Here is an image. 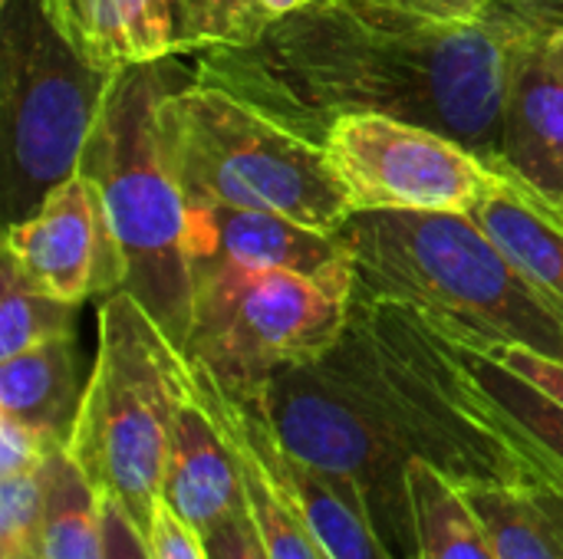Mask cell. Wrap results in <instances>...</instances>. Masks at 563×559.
I'll return each instance as SVG.
<instances>
[{
  "label": "cell",
  "instance_id": "8fae6325",
  "mask_svg": "<svg viewBox=\"0 0 563 559\" xmlns=\"http://www.w3.org/2000/svg\"><path fill=\"white\" fill-rule=\"evenodd\" d=\"M162 501L198 537L244 504L234 448L195 369L181 395V405L175 412L172 445L162 478Z\"/></svg>",
  "mask_w": 563,
  "mask_h": 559
},
{
  "label": "cell",
  "instance_id": "4dcf8cb0",
  "mask_svg": "<svg viewBox=\"0 0 563 559\" xmlns=\"http://www.w3.org/2000/svg\"><path fill=\"white\" fill-rule=\"evenodd\" d=\"M106 511V559H152L145 534L132 524V517L109 497H102Z\"/></svg>",
  "mask_w": 563,
  "mask_h": 559
},
{
  "label": "cell",
  "instance_id": "d6a6232c",
  "mask_svg": "<svg viewBox=\"0 0 563 559\" xmlns=\"http://www.w3.org/2000/svg\"><path fill=\"white\" fill-rule=\"evenodd\" d=\"M455 7H459L468 20H482V16H488V10L495 7V0H455Z\"/></svg>",
  "mask_w": 563,
  "mask_h": 559
},
{
  "label": "cell",
  "instance_id": "f546056e",
  "mask_svg": "<svg viewBox=\"0 0 563 559\" xmlns=\"http://www.w3.org/2000/svg\"><path fill=\"white\" fill-rule=\"evenodd\" d=\"M518 461H521V484L534 494V501L551 517L558 537L563 540V474L534 458H518Z\"/></svg>",
  "mask_w": 563,
  "mask_h": 559
},
{
  "label": "cell",
  "instance_id": "9a60e30c",
  "mask_svg": "<svg viewBox=\"0 0 563 559\" xmlns=\"http://www.w3.org/2000/svg\"><path fill=\"white\" fill-rule=\"evenodd\" d=\"M472 217L534 287L563 303V211L554 201L505 168Z\"/></svg>",
  "mask_w": 563,
  "mask_h": 559
},
{
  "label": "cell",
  "instance_id": "836d02e7",
  "mask_svg": "<svg viewBox=\"0 0 563 559\" xmlns=\"http://www.w3.org/2000/svg\"><path fill=\"white\" fill-rule=\"evenodd\" d=\"M548 49H551V56H554V63L563 69V33L561 36H554L551 43H548Z\"/></svg>",
  "mask_w": 563,
  "mask_h": 559
},
{
  "label": "cell",
  "instance_id": "cb8c5ba5",
  "mask_svg": "<svg viewBox=\"0 0 563 559\" xmlns=\"http://www.w3.org/2000/svg\"><path fill=\"white\" fill-rule=\"evenodd\" d=\"M0 559H46L43 484L36 471L0 478Z\"/></svg>",
  "mask_w": 563,
  "mask_h": 559
},
{
  "label": "cell",
  "instance_id": "4fadbf2b",
  "mask_svg": "<svg viewBox=\"0 0 563 559\" xmlns=\"http://www.w3.org/2000/svg\"><path fill=\"white\" fill-rule=\"evenodd\" d=\"M59 40L92 69L122 72L178 53L175 0H40Z\"/></svg>",
  "mask_w": 563,
  "mask_h": 559
},
{
  "label": "cell",
  "instance_id": "9c48e42d",
  "mask_svg": "<svg viewBox=\"0 0 563 559\" xmlns=\"http://www.w3.org/2000/svg\"><path fill=\"white\" fill-rule=\"evenodd\" d=\"M3 264L23 283L73 306L125 287V260L109 211L82 171L56 185L30 217L10 224Z\"/></svg>",
  "mask_w": 563,
  "mask_h": 559
},
{
  "label": "cell",
  "instance_id": "e575fe53",
  "mask_svg": "<svg viewBox=\"0 0 563 559\" xmlns=\"http://www.w3.org/2000/svg\"><path fill=\"white\" fill-rule=\"evenodd\" d=\"M3 3H10V0H3Z\"/></svg>",
  "mask_w": 563,
  "mask_h": 559
},
{
  "label": "cell",
  "instance_id": "1f68e13d",
  "mask_svg": "<svg viewBox=\"0 0 563 559\" xmlns=\"http://www.w3.org/2000/svg\"><path fill=\"white\" fill-rule=\"evenodd\" d=\"M330 3H356V7H379V10H402L419 16H439V20H468L455 0H330Z\"/></svg>",
  "mask_w": 563,
  "mask_h": 559
},
{
  "label": "cell",
  "instance_id": "6da1fadb",
  "mask_svg": "<svg viewBox=\"0 0 563 559\" xmlns=\"http://www.w3.org/2000/svg\"><path fill=\"white\" fill-rule=\"evenodd\" d=\"M531 40L505 16L439 20L313 0L247 46L201 49L195 76L313 142L343 115H389L429 125L505 168L511 63Z\"/></svg>",
  "mask_w": 563,
  "mask_h": 559
},
{
  "label": "cell",
  "instance_id": "7c38bea8",
  "mask_svg": "<svg viewBox=\"0 0 563 559\" xmlns=\"http://www.w3.org/2000/svg\"><path fill=\"white\" fill-rule=\"evenodd\" d=\"M501 161L541 198L563 204V69L544 40H531L511 63L501 115Z\"/></svg>",
  "mask_w": 563,
  "mask_h": 559
},
{
  "label": "cell",
  "instance_id": "603a6c76",
  "mask_svg": "<svg viewBox=\"0 0 563 559\" xmlns=\"http://www.w3.org/2000/svg\"><path fill=\"white\" fill-rule=\"evenodd\" d=\"M3 313H0V359H10L16 353H26L33 346L69 339L76 336V310L73 303H63L56 297L40 293L36 287L23 283L7 264H3Z\"/></svg>",
  "mask_w": 563,
  "mask_h": 559
},
{
  "label": "cell",
  "instance_id": "7a4b0ae2",
  "mask_svg": "<svg viewBox=\"0 0 563 559\" xmlns=\"http://www.w3.org/2000/svg\"><path fill=\"white\" fill-rule=\"evenodd\" d=\"M340 237L360 290L412 306L472 349H531L563 362V303L534 287L472 214L363 211Z\"/></svg>",
  "mask_w": 563,
  "mask_h": 559
},
{
  "label": "cell",
  "instance_id": "30bf717a",
  "mask_svg": "<svg viewBox=\"0 0 563 559\" xmlns=\"http://www.w3.org/2000/svg\"><path fill=\"white\" fill-rule=\"evenodd\" d=\"M188 264L191 280L221 270H271L287 267L320 273L350 254L346 241L267 211L188 204Z\"/></svg>",
  "mask_w": 563,
  "mask_h": 559
},
{
  "label": "cell",
  "instance_id": "5b68a950",
  "mask_svg": "<svg viewBox=\"0 0 563 559\" xmlns=\"http://www.w3.org/2000/svg\"><path fill=\"white\" fill-rule=\"evenodd\" d=\"M158 132L188 204L267 211L330 234L353 217L323 145L221 86L195 79L168 92Z\"/></svg>",
  "mask_w": 563,
  "mask_h": 559
},
{
  "label": "cell",
  "instance_id": "8992f818",
  "mask_svg": "<svg viewBox=\"0 0 563 559\" xmlns=\"http://www.w3.org/2000/svg\"><path fill=\"white\" fill-rule=\"evenodd\" d=\"M353 293V254L320 273L271 267L198 277L181 353L228 399L247 402L271 376L310 366L336 346Z\"/></svg>",
  "mask_w": 563,
  "mask_h": 559
},
{
  "label": "cell",
  "instance_id": "44dd1931",
  "mask_svg": "<svg viewBox=\"0 0 563 559\" xmlns=\"http://www.w3.org/2000/svg\"><path fill=\"white\" fill-rule=\"evenodd\" d=\"M498 559H563L551 517L521 481L459 484Z\"/></svg>",
  "mask_w": 563,
  "mask_h": 559
},
{
  "label": "cell",
  "instance_id": "3957f363",
  "mask_svg": "<svg viewBox=\"0 0 563 559\" xmlns=\"http://www.w3.org/2000/svg\"><path fill=\"white\" fill-rule=\"evenodd\" d=\"M172 53L158 63L112 76L79 171L99 188L122 260L125 293L135 297L165 336L181 349L195 306L188 264V198L168 165L158 105L168 92L195 82Z\"/></svg>",
  "mask_w": 563,
  "mask_h": 559
},
{
  "label": "cell",
  "instance_id": "ac0fdd59",
  "mask_svg": "<svg viewBox=\"0 0 563 559\" xmlns=\"http://www.w3.org/2000/svg\"><path fill=\"white\" fill-rule=\"evenodd\" d=\"M455 339V336H452ZM465 369L472 372L488 412L518 458H534L563 474V405L538 385L501 366L495 356L455 339Z\"/></svg>",
  "mask_w": 563,
  "mask_h": 559
},
{
  "label": "cell",
  "instance_id": "d590c367",
  "mask_svg": "<svg viewBox=\"0 0 563 559\" xmlns=\"http://www.w3.org/2000/svg\"><path fill=\"white\" fill-rule=\"evenodd\" d=\"M561 211H563V204H561Z\"/></svg>",
  "mask_w": 563,
  "mask_h": 559
},
{
  "label": "cell",
  "instance_id": "7402d4cb",
  "mask_svg": "<svg viewBox=\"0 0 563 559\" xmlns=\"http://www.w3.org/2000/svg\"><path fill=\"white\" fill-rule=\"evenodd\" d=\"M313 0H175L178 53L247 46Z\"/></svg>",
  "mask_w": 563,
  "mask_h": 559
},
{
  "label": "cell",
  "instance_id": "ba28073f",
  "mask_svg": "<svg viewBox=\"0 0 563 559\" xmlns=\"http://www.w3.org/2000/svg\"><path fill=\"white\" fill-rule=\"evenodd\" d=\"M320 145L350 214H472L505 171L429 125L389 115H343L327 128Z\"/></svg>",
  "mask_w": 563,
  "mask_h": 559
},
{
  "label": "cell",
  "instance_id": "83f0119b",
  "mask_svg": "<svg viewBox=\"0 0 563 559\" xmlns=\"http://www.w3.org/2000/svg\"><path fill=\"white\" fill-rule=\"evenodd\" d=\"M488 16H505L548 43L563 33V0H495Z\"/></svg>",
  "mask_w": 563,
  "mask_h": 559
},
{
  "label": "cell",
  "instance_id": "4316f807",
  "mask_svg": "<svg viewBox=\"0 0 563 559\" xmlns=\"http://www.w3.org/2000/svg\"><path fill=\"white\" fill-rule=\"evenodd\" d=\"M145 540H148L152 559H208L201 537L165 501L155 504Z\"/></svg>",
  "mask_w": 563,
  "mask_h": 559
},
{
  "label": "cell",
  "instance_id": "d6986e66",
  "mask_svg": "<svg viewBox=\"0 0 563 559\" xmlns=\"http://www.w3.org/2000/svg\"><path fill=\"white\" fill-rule=\"evenodd\" d=\"M43 484L46 559H106L102 494L66 445H53L36 468Z\"/></svg>",
  "mask_w": 563,
  "mask_h": 559
},
{
  "label": "cell",
  "instance_id": "2e32d148",
  "mask_svg": "<svg viewBox=\"0 0 563 559\" xmlns=\"http://www.w3.org/2000/svg\"><path fill=\"white\" fill-rule=\"evenodd\" d=\"M195 376L201 379L224 432H228V441L234 448V458H238V471H241V488H244V507L261 534V544L267 550L271 559H327V554L320 550V544L313 540L303 514L297 511L294 497L287 494V488L280 484V478L267 468V461L261 458V451L254 448L244 422H241V412L238 405L211 382L205 379L198 369Z\"/></svg>",
  "mask_w": 563,
  "mask_h": 559
},
{
  "label": "cell",
  "instance_id": "5bb4252c",
  "mask_svg": "<svg viewBox=\"0 0 563 559\" xmlns=\"http://www.w3.org/2000/svg\"><path fill=\"white\" fill-rule=\"evenodd\" d=\"M234 405L241 412V422L254 448L261 451L267 468L280 478V484L294 497L297 511L303 514L313 540L320 544L327 559H393L383 547L373 521L366 517L363 504L356 501V494H350L340 481H333L320 468L290 455L251 405L244 402H234Z\"/></svg>",
  "mask_w": 563,
  "mask_h": 559
},
{
  "label": "cell",
  "instance_id": "e0dca14e",
  "mask_svg": "<svg viewBox=\"0 0 563 559\" xmlns=\"http://www.w3.org/2000/svg\"><path fill=\"white\" fill-rule=\"evenodd\" d=\"M82 389L76 372V336L0 359V412L16 415L63 445H69Z\"/></svg>",
  "mask_w": 563,
  "mask_h": 559
},
{
  "label": "cell",
  "instance_id": "277c9868",
  "mask_svg": "<svg viewBox=\"0 0 563 559\" xmlns=\"http://www.w3.org/2000/svg\"><path fill=\"white\" fill-rule=\"evenodd\" d=\"M188 379L185 353L135 297L119 290L102 300L96 362L66 448L142 534L162 501L172 425Z\"/></svg>",
  "mask_w": 563,
  "mask_h": 559
},
{
  "label": "cell",
  "instance_id": "52a82bcc",
  "mask_svg": "<svg viewBox=\"0 0 563 559\" xmlns=\"http://www.w3.org/2000/svg\"><path fill=\"white\" fill-rule=\"evenodd\" d=\"M0 59L7 208L13 224L79 171L112 76L82 63L59 40L40 0L7 3Z\"/></svg>",
  "mask_w": 563,
  "mask_h": 559
},
{
  "label": "cell",
  "instance_id": "484cf974",
  "mask_svg": "<svg viewBox=\"0 0 563 559\" xmlns=\"http://www.w3.org/2000/svg\"><path fill=\"white\" fill-rule=\"evenodd\" d=\"M201 544H205L208 559H271L244 504L234 507L211 530H205L201 534Z\"/></svg>",
  "mask_w": 563,
  "mask_h": 559
},
{
  "label": "cell",
  "instance_id": "d4e9b609",
  "mask_svg": "<svg viewBox=\"0 0 563 559\" xmlns=\"http://www.w3.org/2000/svg\"><path fill=\"white\" fill-rule=\"evenodd\" d=\"M53 445H63V441L20 422L16 415L0 412V478L36 471Z\"/></svg>",
  "mask_w": 563,
  "mask_h": 559
},
{
  "label": "cell",
  "instance_id": "ffe728a7",
  "mask_svg": "<svg viewBox=\"0 0 563 559\" xmlns=\"http://www.w3.org/2000/svg\"><path fill=\"white\" fill-rule=\"evenodd\" d=\"M416 559H498L459 484L426 461L409 465Z\"/></svg>",
  "mask_w": 563,
  "mask_h": 559
},
{
  "label": "cell",
  "instance_id": "f1b7e54d",
  "mask_svg": "<svg viewBox=\"0 0 563 559\" xmlns=\"http://www.w3.org/2000/svg\"><path fill=\"white\" fill-rule=\"evenodd\" d=\"M488 356H495L501 366H508L511 372H518L521 379H528L531 385H538L544 395H551L558 405H563L561 359H551V356H541V353H531V349H498V353H488Z\"/></svg>",
  "mask_w": 563,
  "mask_h": 559
}]
</instances>
